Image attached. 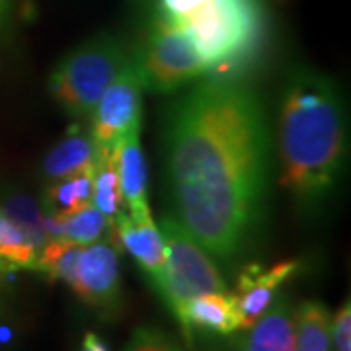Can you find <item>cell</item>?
Instances as JSON below:
<instances>
[{
  "label": "cell",
  "mask_w": 351,
  "mask_h": 351,
  "mask_svg": "<svg viewBox=\"0 0 351 351\" xmlns=\"http://www.w3.org/2000/svg\"><path fill=\"white\" fill-rule=\"evenodd\" d=\"M12 18V0H0V38L6 34Z\"/></svg>",
  "instance_id": "24"
},
{
  "label": "cell",
  "mask_w": 351,
  "mask_h": 351,
  "mask_svg": "<svg viewBox=\"0 0 351 351\" xmlns=\"http://www.w3.org/2000/svg\"><path fill=\"white\" fill-rule=\"evenodd\" d=\"M112 242L117 244L138 263L145 276L160 293L164 281V263H166V250H164L162 232L151 219L135 221L129 213L117 215L113 219Z\"/></svg>",
  "instance_id": "9"
},
{
  "label": "cell",
  "mask_w": 351,
  "mask_h": 351,
  "mask_svg": "<svg viewBox=\"0 0 351 351\" xmlns=\"http://www.w3.org/2000/svg\"><path fill=\"white\" fill-rule=\"evenodd\" d=\"M330 338L336 351H351V304L346 301L330 320Z\"/></svg>",
  "instance_id": "23"
},
{
  "label": "cell",
  "mask_w": 351,
  "mask_h": 351,
  "mask_svg": "<svg viewBox=\"0 0 351 351\" xmlns=\"http://www.w3.org/2000/svg\"><path fill=\"white\" fill-rule=\"evenodd\" d=\"M143 78L138 73L135 57L131 55L123 71L113 78L101 98L92 110V131L90 137L100 151H112L115 143L141 127V106H143Z\"/></svg>",
  "instance_id": "7"
},
{
  "label": "cell",
  "mask_w": 351,
  "mask_h": 351,
  "mask_svg": "<svg viewBox=\"0 0 351 351\" xmlns=\"http://www.w3.org/2000/svg\"><path fill=\"white\" fill-rule=\"evenodd\" d=\"M123 351H186L172 336L154 326H141L133 330Z\"/></svg>",
  "instance_id": "22"
},
{
  "label": "cell",
  "mask_w": 351,
  "mask_h": 351,
  "mask_svg": "<svg viewBox=\"0 0 351 351\" xmlns=\"http://www.w3.org/2000/svg\"><path fill=\"white\" fill-rule=\"evenodd\" d=\"M143 84L151 92L170 94L209 73L193 41L174 25L152 16L147 36L133 49Z\"/></svg>",
  "instance_id": "6"
},
{
  "label": "cell",
  "mask_w": 351,
  "mask_h": 351,
  "mask_svg": "<svg viewBox=\"0 0 351 351\" xmlns=\"http://www.w3.org/2000/svg\"><path fill=\"white\" fill-rule=\"evenodd\" d=\"M141 127L131 129L115 143L112 149L113 164L119 182L121 201L127 205L129 215L135 221L151 219L149 207V170L145 152L141 147Z\"/></svg>",
  "instance_id": "10"
},
{
  "label": "cell",
  "mask_w": 351,
  "mask_h": 351,
  "mask_svg": "<svg viewBox=\"0 0 351 351\" xmlns=\"http://www.w3.org/2000/svg\"><path fill=\"white\" fill-rule=\"evenodd\" d=\"M152 16L182 29L217 75L250 64L265 41L263 0H154Z\"/></svg>",
  "instance_id": "3"
},
{
  "label": "cell",
  "mask_w": 351,
  "mask_h": 351,
  "mask_svg": "<svg viewBox=\"0 0 351 351\" xmlns=\"http://www.w3.org/2000/svg\"><path fill=\"white\" fill-rule=\"evenodd\" d=\"M193 328H199L213 334H237L240 332L239 308L237 299L232 293L221 291V293H203L199 297L191 299L184 313L182 330L186 338H191Z\"/></svg>",
  "instance_id": "13"
},
{
  "label": "cell",
  "mask_w": 351,
  "mask_h": 351,
  "mask_svg": "<svg viewBox=\"0 0 351 351\" xmlns=\"http://www.w3.org/2000/svg\"><path fill=\"white\" fill-rule=\"evenodd\" d=\"M6 271H8V269H6V265L0 262V274H6Z\"/></svg>",
  "instance_id": "26"
},
{
  "label": "cell",
  "mask_w": 351,
  "mask_h": 351,
  "mask_svg": "<svg viewBox=\"0 0 351 351\" xmlns=\"http://www.w3.org/2000/svg\"><path fill=\"white\" fill-rule=\"evenodd\" d=\"M281 184L314 209L336 189L348 152V125L338 86L326 75L299 69L289 78L279 117Z\"/></svg>",
  "instance_id": "2"
},
{
  "label": "cell",
  "mask_w": 351,
  "mask_h": 351,
  "mask_svg": "<svg viewBox=\"0 0 351 351\" xmlns=\"http://www.w3.org/2000/svg\"><path fill=\"white\" fill-rule=\"evenodd\" d=\"M113 223L92 205L86 203L75 213L64 217H47V234L49 239H66L82 246L110 239ZM112 240V239H110Z\"/></svg>",
  "instance_id": "15"
},
{
  "label": "cell",
  "mask_w": 351,
  "mask_h": 351,
  "mask_svg": "<svg viewBox=\"0 0 351 351\" xmlns=\"http://www.w3.org/2000/svg\"><path fill=\"white\" fill-rule=\"evenodd\" d=\"M98 160V147L90 135L73 127L69 135L53 147L43 160V174L51 180H61L66 176L94 168Z\"/></svg>",
  "instance_id": "14"
},
{
  "label": "cell",
  "mask_w": 351,
  "mask_h": 351,
  "mask_svg": "<svg viewBox=\"0 0 351 351\" xmlns=\"http://www.w3.org/2000/svg\"><path fill=\"white\" fill-rule=\"evenodd\" d=\"M92 205L112 223L113 219L121 213L123 201H121V193H119V182H117L112 151L98 149V160H96V168H94Z\"/></svg>",
  "instance_id": "19"
},
{
  "label": "cell",
  "mask_w": 351,
  "mask_h": 351,
  "mask_svg": "<svg viewBox=\"0 0 351 351\" xmlns=\"http://www.w3.org/2000/svg\"><path fill=\"white\" fill-rule=\"evenodd\" d=\"M71 289L80 301L108 318L121 311L119 256L112 240L104 239L84 246Z\"/></svg>",
  "instance_id": "8"
},
{
  "label": "cell",
  "mask_w": 351,
  "mask_h": 351,
  "mask_svg": "<svg viewBox=\"0 0 351 351\" xmlns=\"http://www.w3.org/2000/svg\"><path fill=\"white\" fill-rule=\"evenodd\" d=\"M131 55L133 49L112 34L88 39L55 66L49 76L51 94L71 115L90 117Z\"/></svg>",
  "instance_id": "4"
},
{
  "label": "cell",
  "mask_w": 351,
  "mask_h": 351,
  "mask_svg": "<svg viewBox=\"0 0 351 351\" xmlns=\"http://www.w3.org/2000/svg\"><path fill=\"white\" fill-rule=\"evenodd\" d=\"M0 209L12 223L22 228L25 239L34 244V248L39 254L45 246V242L49 240V234H47V217L41 215L38 205L24 195H14Z\"/></svg>",
  "instance_id": "21"
},
{
  "label": "cell",
  "mask_w": 351,
  "mask_h": 351,
  "mask_svg": "<svg viewBox=\"0 0 351 351\" xmlns=\"http://www.w3.org/2000/svg\"><path fill=\"white\" fill-rule=\"evenodd\" d=\"M297 267L299 262L295 260L276 263L271 267H262L258 263L244 267L239 276L237 293H232L239 308L240 330L250 328L269 308L279 295V287L297 271Z\"/></svg>",
  "instance_id": "11"
},
{
  "label": "cell",
  "mask_w": 351,
  "mask_h": 351,
  "mask_svg": "<svg viewBox=\"0 0 351 351\" xmlns=\"http://www.w3.org/2000/svg\"><path fill=\"white\" fill-rule=\"evenodd\" d=\"M328 308L318 301H302L295 308V351H332Z\"/></svg>",
  "instance_id": "16"
},
{
  "label": "cell",
  "mask_w": 351,
  "mask_h": 351,
  "mask_svg": "<svg viewBox=\"0 0 351 351\" xmlns=\"http://www.w3.org/2000/svg\"><path fill=\"white\" fill-rule=\"evenodd\" d=\"M80 351H108V348H106V343H104L96 334L88 332L86 336H84V339H82Z\"/></svg>",
  "instance_id": "25"
},
{
  "label": "cell",
  "mask_w": 351,
  "mask_h": 351,
  "mask_svg": "<svg viewBox=\"0 0 351 351\" xmlns=\"http://www.w3.org/2000/svg\"><path fill=\"white\" fill-rule=\"evenodd\" d=\"M166 152L178 223L211 260H237L267 189L269 131L258 92L223 75L195 84L170 113Z\"/></svg>",
  "instance_id": "1"
},
{
  "label": "cell",
  "mask_w": 351,
  "mask_h": 351,
  "mask_svg": "<svg viewBox=\"0 0 351 351\" xmlns=\"http://www.w3.org/2000/svg\"><path fill=\"white\" fill-rule=\"evenodd\" d=\"M82 250L84 246L73 240L49 239L39 252L36 271L45 274L51 281H64L73 287Z\"/></svg>",
  "instance_id": "18"
},
{
  "label": "cell",
  "mask_w": 351,
  "mask_h": 351,
  "mask_svg": "<svg viewBox=\"0 0 351 351\" xmlns=\"http://www.w3.org/2000/svg\"><path fill=\"white\" fill-rule=\"evenodd\" d=\"M94 168H96V164H94ZM94 168L55 180V184L47 189V195H45V205H47L49 217H64V215L75 213L82 205L92 203Z\"/></svg>",
  "instance_id": "17"
},
{
  "label": "cell",
  "mask_w": 351,
  "mask_h": 351,
  "mask_svg": "<svg viewBox=\"0 0 351 351\" xmlns=\"http://www.w3.org/2000/svg\"><path fill=\"white\" fill-rule=\"evenodd\" d=\"M240 351H295V308L285 295H277L269 308L246 328Z\"/></svg>",
  "instance_id": "12"
},
{
  "label": "cell",
  "mask_w": 351,
  "mask_h": 351,
  "mask_svg": "<svg viewBox=\"0 0 351 351\" xmlns=\"http://www.w3.org/2000/svg\"><path fill=\"white\" fill-rule=\"evenodd\" d=\"M38 250L25 239L22 228L12 223L0 209V262L12 269H34L38 265Z\"/></svg>",
  "instance_id": "20"
},
{
  "label": "cell",
  "mask_w": 351,
  "mask_h": 351,
  "mask_svg": "<svg viewBox=\"0 0 351 351\" xmlns=\"http://www.w3.org/2000/svg\"><path fill=\"white\" fill-rule=\"evenodd\" d=\"M160 232L166 263L162 289L158 295L182 326L186 306L191 299L203 293L226 291V283L211 256L191 239V234L178 223V219L164 217Z\"/></svg>",
  "instance_id": "5"
}]
</instances>
